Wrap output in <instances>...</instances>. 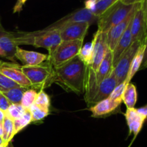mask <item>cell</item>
Here are the masks:
<instances>
[{"instance_id":"7c38bea8","label":"cell","mask_w":147,"mask_h":147,"mask_svg":"<svg viewBox=\"0 0 147 147\" xmlns=\"http://www.w3.org/2000/svg\"><path fill=\"white\" fill-rule=\"evenodd\" d=\"M90 25V23L86 22H76L65 26L60 31L62 40H84Z\"/></svg>"},{"instance_id":"d6986e66","label":"cell","mask_w":147,"mask_h":147,"mask_svg":"<svg viewBox=\"0 0 147 147\" xmlns=\"http://www.w3.org/2000/svg\"><path fill=\"white\" fill-rule=\"evenodd\" d=\"M144 43H142L140 47L138 50L137 53L135 55L134 57L133 60L131 62V65L130 69H129V73H128L127 78H126V83H129L131 82V80L133 78L134 75L136 74V72L141 68L143 63L144 60Z\"/></svg>"},{"instance_id":"8992f818","label":"cell","mask_w":147,"mask_h":147,"mask_svg":"<svg viewBox=\"0 0 147 147\" xmlns=\"http://www.w3.org/2000/svg\"><path fill=\"white\" fill-rule=\"evenodd\" d=\"M98 20V18L97 17H96L89 10L84 7V8L78 9L67 14L65 17L60 19L58 21L55 22L53 24H50V26L41 30L42 32L53 31V30L60 31L65 26L67 25L70 23L76 22H86L91 24L94 22H97Z\"/></svg>"},{"instance_id":"52a82bcc","label":"cell","mask_w":147,"mask_h":147,"mask_svg":"<svg viewBox=\"0 0 147 147\" xmlns=\"http://www.w3.org/2000/svg\"><path fill=\"white\" fill-rule=\"evenodd\" d=\"M142 44V42L138 41L132 42L130 47L121 56L117 64L113 69L112 72L116 76L119 84L126 80L132 60Z\"/></svg>"},{"instance_id":"4dcf8cb0","label":"cell","mask_w":147,"mask_h":147,"mask_svg":"<svg viewBox=\"0 0 147 147\" xmlns=\"http://www.w3.org/2000/svg\"><path fill=\"white\" fill-rule=\"evenodd\" d=\"M126 85H127V83H126V81L123 82V83L118 85V86L115 88L114 90H113V92H112L111 94L110 95L109 98L111 99H113V100H122V96H123V92H124L125 88H126Z\"/></svg>"},{"instance_id":"5b68a950","label":"cell","mask_w":147,"mask_h":147,"mask_svg":"<svg viewBox=\"0 0 147 147\" xmlns=\"http://www.w3.org/2000/svg\"><path fill=\"white\" fill-rule=\"evenodd\" d=\"M83 40L62 41L50 55H48V60L55 69L61 67L78 56Z\"/></svg>"},{"instance_id":"74e56055","label":"cell","mask_w":147,"mask_h":147,"mask_svg":"<svg viewBox=\"0 0 147 147\" xmlns=\"http://www.w3.org/2000/svg\"><path fill=\"white\" fill-rule=\"evenodd\" d=\"M4 117H5V112L0 110V122H3Z\"/></svg>"},{"instance_id":"60d3db41","label":"cell","mask_w":147,"mask_h":147,"mask_svg":"<svg viewBox=\"0 0 147 147\" xmlns=\"http://www.w3.org/2000/svg\"><path fill=\"white\" fill-rule=\"evenodd\" d=\"M147 67V60L146 62H145L144 63H143L142 65V67H141L140 69H144V68H146Z\"/></svg>"},{"instance_id":"7a4b0ae2","label":"cell","mask_w":147,"mask_h":147,"mask_svg":"<svg viewBox=\"0 0 147 147\" xmlns=\"http://www.w3.org/2000/svg\"><path fill=\"white\" fill-rule=\"evenodd\" d=\"M16 45H30L35 47H42L48 50L50 55L63 41L59 30L42 32H12Z\"/></svg>"},{"instance_id":"83f0119b","label":"cell","mask_w":147,"mask_h":147,"mask_svg":"<svg viewBox=\"0 0 147 147\" xmlns=\"http://www.w3.org/2000/svg\"><path fill=\"white\" fill-rule=\"evenodd\" d=\"M27 110L21 104H11L6 111L5 114L12 120H14L22 116Z\"/></svg>"},{"instance_id":"836d02e7","label":"cell","mask_w":147,"mask_h":147,"mask_svg":"<svg viewBox=\"0 0 147 147\" xmlns=\"http://www.w3.org/2000/svg\"><path fill=\"white\" fill-rule=\"evenodd\" d=\"M144 0H120L121 2L126 5H134V4L142 3Z\"/></svg>"},{"instance_id":"7402d4cb","label":"cell","mask_w":147,"mask_h":147,"mask_svg":"<svg viewBox=\"0 0 147 147\" xmlns=\"http://www.w3.org/2000/svg\"><path fill=\"white\" fill-rule=\"evenodd\" d=\"M3 126V140L6 145L8 144L9 142H11V139H13L15 135H14V123H13V120L7 116L5 114L4 120L2 122Z\"/></svg>"},{"instance_id":"30bf717a","label":"cell","mask_w":147,"mask_h":147,"mask_svg":"<svg viewBox=\"0 0 147 147\" xmlns=\"http://www.w3.org/2000/svg\"><path fill=\"white\" fill-rule=\"evenodd\" d=\"M147 32V25L144 10L142 7V3L136 9L134 16L131 23V33L132 42H140L144 43L145 37Z\"/></svg>"},{"instance_id":"4316f807","label":"cell","mask_w":147,"mask_h":147,"mask_svg":"<svg viewBox=\"0 0 147 147\" xmlns=\"http://www.w3.org/2000/svg\"><path fill=\"white\" fill-rule=\"evenodd\" d=\"M30 113L32 115V119L33 122L40 121L42 120L45 118L47 117L49 114L48 111H46L42 108L39 107L36 104H32L30 108L29 109Z\"/></svg>"},{"instance_id":"5bb4252c","label":"cell","mask_w":147,"mask_h":147,"mask_svg":"<svg viewBox=\"0 0 147 147\" xmlns=\"http://www.w3.org/2000/svg\"><path fill=\"white\" fill-rule=\"evenodd\" d=\"M119 85L116 76L113 74V72L110 74V76L103 80L100 83L98 88L97 93L92 101V104H96L99 101L109 98L110 95L114 90L115 88Z\"/></svg>"},{"instance_id":"f546056e","label":"cell","mask_w":147,"mask_h":147,"mask_svg":"<svg viewBox=\"0 0 147 147\" xmlns=\"http://www.w3.org/2000/svg\"><path fill=\"white\" fill-rule=\"evenodd\" d=\"M16 87H21V86L0 73V92L1 93Z\"/></svg>"},{"instance_id":"f6af8a7d","label":"cell","mask_w":147,"mask_h":147,"mask_svg":"<svg viewBox=\"0 0 147 147\" xmlns=\"http://www.w3.org/2000/svg\"><path fill=\"white\" fill-rule=\"evenodd\" d=\"M131 144H130V145H129V146H128V147H131Z\"/></svg>"},{"instance_id":"d6a6232c","label":"cell","mask_w":147,"mask_h":147,"mask_svg":"<svg viewBox=\"0 0 147 147\" xmlns=\"http://www.w3.org/2000/svg\"><path fill=\"white\" fill-rule=\"evenodd\" d=\"M27 1V0H17L15 5H14V9H13V13L20 12V11H22L23 5L25 4V2Z\"/></svg>"},{"instance_id":"ab89813d","label":"cell","mask_w":147,"mask_h":147,"mask_svg":"<svg viewBox=\"0 0 147 147\" xmlns=\"http://www.w3.org/2000/svg\"><path fill=\"white\" fill-rule=\"evenodd\" d=\"M7 146V145L5 144V143H4V140H3V138L1 137V136H0V146Z\"/></svg>"},{"instance_id":"1f68e13d","label":"cell","mask_w":147,"mask_h":147,"mask_svg":"<svg viewBox=\"0 0 147 147\" xmlns=\"http://www.w3.org/2000/svg\"><path fill=\"white\" fill-rule=\"evenodd\" d=\"M10 105H11L10 102L7 100V98L4 96V94L0 92V110L6 112V111L8 109Z\"/></svg>"},{"instance_id":"8d00e7d4","label":"cell","mask_w":147,"mask_h":147,"mask_svg":"<svg viewBox=\"0 0 147 147\" xmlns=\"http://www.w3.org/2000/svg\"><path fill=\"white\" fill-rule=\"evenodd\" d=\"M142 7H143L144 10L145 16H146V25H147V0H144L142 2Z\"/></svg>"},{"instance_id":"ba28073f","label":"cell","mask_w":147,"mask_h":147,"mask_svg":"<svg viewBox=\"0 0 147 147\" xmlns=\"http://www.w3.org/2000/svg\"><path fill=\"white\" fill-rule=\"evenodd\" d=\"M93 60L90 65L93 71H97L99 65L103 61L105 55L109 50L107 43V34L97 30L93 36Z\"/></svg>"},{"instance_id":"e0dca14e","label":"cell","mask_w":147,"mask_h":147,"mask_svg":"<svg viewBox=\"0 0 147 147\" xmlns=\"http://www.w3.org/2000/svg\"><path fill=\"white\" fill-rule=\"evenodd\" d=\"M131 23L126 30V31L124 32L122 37L119 40V42L117 43L116 46L115 47L114 50L112 51V55H113V68H114L115 66L116 65L121 56L123 54V53L132 44L131 33Z\"/></svg>"},{"instance_id":"9a60e30c","label":"cell","mask_w":147,"mask_h":147,"mask_svg":"<svg viewBox=\"0 0 147 147\" xmlns=\"http://www.w3.org/2000/svg\"><path fill=\"white\" fill-rule=\"evenodd\" d=\"M121 103V100H113L108 98L90 106L89 111L92 113V117H100L114 111Z\"/></svg>"},{"instance_id":"f1b7e54d","label":"cell","mask_w":147,"mask_h":147,"mask_svg":"<svg viewBox=\"0 0 147 147\" xmlns=\"http://www.w3.org/2000/svg\"><path fill=\"white\" fill-rule=\"evenodd\" d=\"M34 104L45 110L50 111V98L44 90H40L39 93H37Z\"/></svg>"},{"instance_id":"cb8c5ba5","label":"cell","mask_w":147,"mask_h":147,"mask_svg":"<svg viewBox=\"0 0 147 147\" xmlns=\"http://www.w3.org/2000/svg\"><path fill=\"white\" fill-rule=\"evenodd\" d=\"M93 43L87 42L85 45L82 46L79 52L78 57L86 66H90L93 60Z\"/></svg>"},{"instance_id":"6da1fadb","label":"cell","mask_w":147,"mask_h":147,"mask_svg":"<svg viewBox=\"0 0 147 147\" xmlns=\"http://www.w3.org/2000/svg\"><path fill=\"white\" fill-rule=\"evenodd\" d=\"M55 70V83H58L67 91L73 92L78 95L84 92L86 65L78 56Z\"/></svg>"},{"instance_id":"ac0fdd59","label":"cell","mask_w":147,"mask_h":147,"mask_svg":"<svg viewBox=\"0 0 147 147\" xmlns=\"http://www.w3.org/2000/svg\"><path fill=\"white\" fill-rule=\"evenodd\" d=\"M113 55L110 50H108L103 58V61L99 65L97 71L96 72V83L98 86L104 79L109 77L113 71Z\"/></svg>"},{"instance_id":"3957f363","label":"cell","mask_w":147,"mask_h":147,"mask_svg":"<svg viewBox=\"0 0 147 147\" xmlns=\"http://www.w3.org/2000/svg\"><path fill=\"white\" fill-rule=\"evenodd\" d=\"M21 70L31 83V88L43 90L55 83V70L47 59L35 66H21Z\"/></svg>"},{"instance_id":"7bdbcfd3","label":"cell","mask_w":147,"mask_h":147,"mask_svg":"<svg viewBox=\"0 0 147 147\" xmlns=\"http://www.w3.org/2000/svg\"><path fill=\"white\" fill-rule=\"evenodd\" d=\"M6 147H14V145H13V144L11 143V142L7 145V146H6Z\"/></svg>"},{"instance_id":"484cf974","label":"cell","mask_w":147,"mask_h":147,"mask_svg":"<svg viewBox=\"0 0 147 147\" xmlns=\"http://www.w3.org/2000/svg\"><path fill=\"white\" fill-rule=\"evenodd\" d=\"M37 93L34 89L29 88L24 93L21 100V105L25 109H29L30 106L34 104L37 97Z\"/></svg>"},{"instance_id":"ffe728a7","label":"cell","mask_w":147,"mask_h":147,"mask_svg":"<svg viewBox=\"0 0 147 147\" xmlns=\"http://www.w3.org/2000/svg\"><path fill=\"white\" fill-rule=\"evenodd\" d=\"M137 101V91L134 84L130 82L126 86L123 96H122V102L126 105L127 109L134 108Z\"/></svg>"},{"instance_id":"2e32d148","label":"cell","mask_w":147,"mask_h":147,"mask_svg":"<svg viewBox=\"0 0 147 147\" xmlns=\"http://www.w3.org/2000/svg\"><path fill=\"white\" fill-rule=\"evenodd\" d=\"M124 116L126 119L128 126H129V135L133 134L134 136L133 139L134 141L141 131L143 127L144 123L146 119H145L135 108L126 109Z\"/></svg>"},{"instance_id":"f35d334b","label":"cell","mask_w":147,"mask_h":147,"mask_svg":"<svg viewBox=\"0 0 147 147\" xmlns=\"http://www.w3.org/2000/svg\"><path fill=\"white\" fill-rule=\"evenodd\" d=\"M3 136V126L2 122H0V136L2 137Z\"/></svg>"},{"instance_id":"4fadbf2b","label":"cell","mask_w":147,"mask_h":147,"mask_svg":"<svg viewBox=\"0 0 147 147\" xmlns=\"http://www.w3.org/2000/svg\"><path fill=\"white\" fill-rule=\"evenodd\" d=\"M15 58L21 61L24 66H35L46 61L48 59V55L23 50L17 46Z\"/></svg>"},{"instance_id":"9c48e42d","label":"cell","mask_w":147,"mask_h":147,"mask_svg":"<svg viewBox=\"0 0 147 147\" xmlns=\"http://www.w3.org/2000/svg\"><path fill=\"white\" fill-rule=\"evenodd\" d=\"M140 5L141 3L135 4L133 9L131 11V12L129 13V14H128L127 17H126L121 22H120L119 24H116V26L112 27V28L111 29V30H109V31H108V32L106 33V34H107L108 47H109V49L111 52L114 50L115 47L116 46L117 43L119 42L121 37H122V35H123V34L124 33V32L126 31L127 27H129L130 23L131 22L135 12H136V9L139 8Z\"/></svg>"},{"instance_id":"ee69618b","label":"cell","mask_w":147,"mask_h":147,"mask_svg":"<svg viewBox=\"0 0 147 147\" xmlns=\"http://www.w3.org/2000/svg\"><path fill=\"white\" fill-rule=\"evenodd\" d=\"M7 146H4V145H3V146H0V147H6Z\"/></svg>"},{"instance_id":"b9f144b4","label":"cell","mask_w":147,"mask_h":147,"mask_svg":"<svg viewBox=\"0 0 147 147\" xmlns=\"http://www.w3.org/2000/svg\"><path fill=\"white\" fill-rule=\"evenodd\" d=\"M0 57H5V54H4V53L2 51V50L1 48H0Z\"/></svg>"},{"instance_id":"e575fe53","label":"cell","mask_w":147,"mask_h":147,"mask_svg":"<svg viewBox=\"0 0 147 147\" xmlns=\"http://www.w3.org/2000/svg\"><path fill=\"white\" fill-rule=\"evenodd\" d=\"M137 111L145 119H147V104L146 106H143V107H141L139 109H136Z\"/></svg>"},{"instance_id":"277c9868","label":"cell","mask_w":147,"mask_h":147,"mask_svg":"<svg viewBox=\"0 0 147 147\" xmlns=\"http://www.w3.org/2000/svg\"><path fill=\"white\" fill-rule=\"evenodd\" d=\"M134 5H126L120 1H118L99 17L97 22L98 30L107 33L109 30L121 22L127 17Z\"/></svg>"},{"instance_id":"d4e9b609","label":"cell","mask_w":147,"mask_h":147,"mask_svg":"<svg viewBox=\"0 0 147 147\" xmlns=\"http://www.w3.org/2000/svg\"><path fill=\"white\" fill-rule=\"evenodd\" d=\"M120 0H96L95 8L93 14L98 18L104 14L109 9Z\"/></svg>"},{"instance_id":"8fae6325","label":"cell","mask_w":147,"mask_h":147,"mask_svg":"<svg viewBox=\"0 0 147 147\" xmlns=\"http://www.w3.org/2000/svg\"><path fill=\"white\" fill-rule=\"evenodd\" d=\"M21 66L16 63H7L0 60V73L21 87L30 88L31 83L22 72Z\"/></svg>"},{"instance_id":"603a6c76","label":"cell","mask_w":147,"mask_h":147,"mask_svg":"<svg viewBox=\"0 0 147 147\" xmlns=\"http://www.w3.org/2000/svg\"><path fill=\"white\" fill-rule=\"evenodd\" d=\"M32 122V115L30 113V110L27 109L25 113L20 116L18 119H16L13 120V123H14V135L18 134L19 132L21 131L22 129L27 127L30 123Z\"/></svg>"},{"instance_id":"d590c367","label":"cell","mask_w":147,"mask_h":147,"mask_svg":"<svg viewBox=\"0 0 147 147\" xmlns=\"http://www.w3.org/2000/svg\"><path fill=\"white\" fill-rule=\"evenodd\" d=\"M144 60H143V63H144L147 60V32L146 34V37H145L144 40ZM142 63V64H143Z\"/></svg>"},{"instance_id":"44dd1931","label":"cell","mask_w":147,"mask_h":147,"mask_svg":"<svg viewBox=\"0 0 147 147\" xmlns=\"http://www.w3.org/2000/svg\"><path fill=\"white\" fill-rule=\"evenodd\" d=\"M27 89L29 88L24 87H16L3 92L2 93L11 104H21L23 94Z\"/></svg>"}]
</instances>
